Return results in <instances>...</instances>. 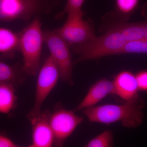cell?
<instances>
[{"mask_svg": "<svg viewBox=\"0 0 147 147\" xmlns=\"http://www.w3.org/2000/svg\"><path fill=\"white\" fill-rule=\"evenodd\" d=\"M145 105L140 97L125 101L122 104H105L82 110L91 123L110 124L120 122L127 128H135L142 124L143 109Z\"/></svg>", "mask_w": 147, "mask_h": 147, "instance_id": "cell-1", "label": "cell"}, {"mask_svg": "<svg viewBox=\"0 0 147 147\" xmlns=\"http://www.w3.org/2000/svg\"><path fill=\"white\" fill-rule=\"evenodd\" d=\"M18 50L22 53V69L26 76L36 75L40 69V57L44 42L43 31L39 17L19 33Z\"/></svg>", "mask_w": 147, "mask_h": 147, "instance_id": "cell-2", "label": "cell"}, {"mask_svg": "<svg viewBox=\"0 0 147 147\" xmlns=\"http://www.w3.org/2000/svg\"><path fill=\"white\" fill-rule=\"evenodd\" d=\"M126 43L115 26L103 35L95 37L83 44L72 45L73 53L79 55V58L73 62V64L108 55H117Z\"/></svg>", "mask_w": 147, "mask_h": 147, "instance_id": "cell-3", "label": "cell"}, {"mask_svg": "<svg viewBox=\"0 0 147 147\" xmlns=\"http://www.w3.org/2000/svg\"><path fill=\"white\" fill-rule=\"evenodd\" d=\"M59 0H0V21H29L50 13Z\"/></svg>", "mask_w": 147, "mask_h": 147, "instance_id": "cell-4", "label": "cell"}, {"mask_svg": "<svg viewBox=\"0 0 147 147\" xmlns=\"http://www.w3.org/2000/svg\"><path fill=\"white\" fill-rule=\"evenodd\" d=\"M37 74L34 104L28 115L30 121L42 112L41 108L43 102L60 78L57 65L50 56L46 58Z\"/></svg>", "mask_w": 147, "mask_h": 147, "instance_id": "cell-5", "label": "cell"}, {"mask_svg": "<svg viewBox=\"0 0 147 147\" xmlns=\"http://www.w3.org/2000/svg\"><path fill=\"white\" fill-rule=\"evenodd\" d=\"M44 42L50 51V56L57 65L60 78L69 85L73 84L72 65L69 45L55 30L43 31Z\"/></svg>", "mask_w": 147, "mask_h": 147, "instance_id": "cell-6", "label": "cell"}, {"mask_svg": "<svg viewBox=\"0 0 147 147\" xmlns=\"http://www.w3.org/2000/svg\"><path fill=\"white\" fill-rule=\"evenodd\" d=\"M83 120V117L61 107L50 112L49 122L54 135V147H63L66 140Z\"/></svg>", "mask_w": 147, "mask_h": 147, "instance_id": "cell-7", "label": "cell"}, {"mask_svg": "<svg viewBox=\"0 0 147 147\" xmlns=\"http://www.w3.org/2000/svg\"><path fill=\"white\" fill-rule=\"evenodd\" d=\"M84 14V11L68 14L63 26L55 30L69 46L83 44L96 37L93 27L83 19Z\"/></svg>", "mask_w": 147, "mask_h": 147, "instance_id": "cell-8", "label": "cell"}, {"mask_svg": "<svg viewBox=\"0 0 147 147\" xmlns=\"http://www.w3.org/2000/svg\"><path fill=\"white\" fill-rule=\"evenodd\" d=\"M50 112H41L34 119L32 125V140L33 147H53L54 137L49 122Z\"/></svg>", "mask_w": 147, "mask_h": 147, "instance_id": "cell-9", "label": "cell"}, {"mask_svg": "<svg viewBox=\"0 0 147 147\" xmlns=\"http://www.w3.org/2000/svg\"><path fill=\"white\" fill-rule=\"evenodd\" d=\"M114 94L113 81L105 78L100 79L91 86L86 96L75 108V111H82L94 107L107 96Z\"/></svg>", "mask_w": 147, "mask_h": 147, "instance_id": "cell-10", "label": "cell"}, {"mask_svg": "<svg viewBox=\"0 0 147 147\" xmlns=\"http://www.w3.org/2000/svg\"><path fill=\"white\" fill-rule=\"evenodd\" d=\"M113 82L114 94L125 101L132 100L139 96L136 76L131 71H121L115 76Z\"/></svg>", "mask_w": 147, "mask_h": 147, "instance_id": "cell-11", "label": "cell"}, {"mask_svg": "<svg viewBox=\"0 0 147 147\" xmlns=\"http://www.w3.org/2000/svg\"><path fill=\"white\" fill-rule=\"evenodd\" d=\"M26 76L21 65H10L0 58V83H9L17 88L24 84Z\"/></svg>", "mask_w": 147, "mask_h": 147, "instance_id": "cell-12", "label": "cell"}, {"mask_svg": "<svg viewBox=\"0 0 147 147\" xmlns=\"http://www.w3.org/2000/svg\"><path fill=\"white\" fill-rule=\"evenodd\" d=\"M19 35L9 29L0 28V58H10L18 50Z\"/></svg>", "mask_w": 147, "mask_h": 147, "instance_id": "cell-13", "label": "cell"}, {"mask_svg": "<svg viewBox=\"0 0 147 147\" xmlns=\"http://www.w3.org/2000/svg\"><path fill=\"white\" fill-rule=\"evenodd\" d=\"M16 88L12 84L0 83V113L8 114L16 108Z\"/></svg>", "mask_w": 147, "mask_h": 147, "instance_id": "cell-14", "label": "cell"}, {"mask_svg": "<svg viewBox=\"0 0 147 147\" xmlns=\"http://www.w3.org/2000/svg\"><path fill=\"white\" fill-rule=\"evenodd\" d=\"M116 26L126 42L144 39L143 21L119 24Z\"/></svg>", "mask_w": 147, "mask_h": 147, "instance_id": "cell-15", "label": "cell"}, {"mask_svg": "<svg viewBox=\"0 0 147 147\" xmlns=\"http://www.w3.org/2000/svg\"><path fill=\"white\" fill-rule=\"evenodd\" d=\"M139 0H115L114 15L127 19L139 6Z\"/></svg>", "mask_w": 147, "mask_h": 147, "instance_id": "cell-16", "label": "cell"}, {"mask_svg": "<svg viewBox=\"0 0 147 147\" xmlns=\"http://www.w3.org/2000/svg\"><path fill=\"white\" fill-rule=\"evenodd\" d=\"M84 147H114L113 131L107 130L91 140Z\"/></svg>", "mask_w": 147, "mask_h": 147, "instance_id": "cell-17", "label": "cell"}, {"mask_svg": "<svg viewBox=\"0 0 147 147\" xmlns=\"http://www.w3.org/2000/svg\"><path fill=\"white\" fill-rule=\"evenodd\" d=\"M123 54H147V40L143 39L127 42L117 55Z\"/></svg>", "mask_w": 147, "mask_h": 147, "instance_id": "cell-18", "label": "cell"}, {"mask_svg": "<svg viewBox=\"0 0 147 147\" xmlns=\"http://www.w3.org/2000/svg\"><path fill=\"white\" fill-rule=\"evenodd\" d=\"M84 1L85 0H67L64 12L67 14L83 12L82 7Z\"/></svg>", "mask_w": 147, "mask_h": 147, "instance_id": "cell-19", "label": "cell"}, {"mask_svg": "<svg viewBox=\"0 0 147 147\" xmlns=\"http://www.w3.org/2000/svg\"><path fill=\"white\" fill-rule=\"evenodd\" d=\"M139 91L147 92V70H141L135 75Z\"/></svg>", "mask_w": 147, "mask_h": 147, "instance_id": "cell-20", "label": "cell"}, {"mask_svg": "<svg viewBox=\"0 0 147 147\" xmlns=\"http://www.w3.org/2000/svg\"><path fill=\"white\" fill-rule=\"evenodd\" d=\"M16 146L5 132L0 130V147H15Z\"/></svg>", "mask_w": 147, "mask_h": 147, "instance_id": "cell-21", "label": "cell"}, {"mask_svg": "<svg viewBox=\"0 0 147 147\" xmlns=\"http://www.w3.org/2000/svg\"><path fill=\"white\" fill-rule=\"evenodd\" d=\"M143 15L146 18V20L144 22V39L147 40V3L145 5L142 11Z\"/></svg>", "mask_w": 147, "mask_h": 147, "instance_id": "cell-22", "label": "cell"}, {"mask_svg": "<svg viewBox=\"0 0 147 147\" xmlns=\"http://www.w3.org/2000/svg\"><path fill=\"white\" fill-rule=\"evenodd\" d=\"M15 147H21L18 146H16ZM25 147H33V146L32 145V144H31V145H30V146H28Z\"/></svg>", "mask_w": 147, "mask_h": 147, "instance_id": "cell-23", "label": "cell"}]
</instances>
